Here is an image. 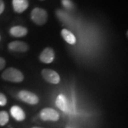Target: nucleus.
<instances>
[{"mask_svg": "<svg viewBox=\"0 0 128 128\" xmlns=\"http://www.w3.org/2000/svg\"><path fill=\"white\" fill-rule=\"evenodd\" d=\"M2 78L6 81L13 82H22L24 76L21 71L14 68H8L2 74Z\"/></svg>", "mask_w": 128, "mask_h": 128, "instance_id": "f257e3e1", "label": "nucleus"}, {"mask_svg": "<svg viewBox=\"0 0 128 128\" xmlns=\"http://www.w3.org/2000/svg\"><path fill=\"white\" fill-rule=\"evenodd\" d=\"M31 18L38 25L44 24L48 19L47 12L40 8H35L32 12Z\"/></svg>", "mask_w": 128, "mask_h": 128, "instance_id": "f03ea898", "label": "nucleus"}, {"mask_svg": "<svg viewBox=\"0 0 128 128\" xmlns=\"http://www.w3.org/2000/svg\"><path fill=\"white\" fill-rule=\"evenodd\" d=\"M19 98L29 104H36L39 103V97L33 92L27 90H22L18 92Z\"/></svg>", "mask_w": 128, "mask_h": 128, "instance_id": "7ed1b4c3", "label": "nucleus"}, {"mask_svg": "<svg viewBox=\"0 0 128 128\" xmlns=\"http://www.w3.org/2000/svg\"><path fill=\"white\" fill-rule=\"evenodd\" d=\"M40 116L44 121H57L60 119V114L56 110L52 108H44L42 110Z\"/></svg>", "mask_w": 128, "mask_h": 128, "instance_id": "20e7f679", "label": "nucleus"}, {"mask_svg": "<svg viewBox=\"0 0 128 128\" xmlns=\"http://www.w3.org/2000/svg\"><path fill=\"white\" fill-rule=\"evenodd\" d=\"M43 77L51 84H57L60 82V76L56 72L50 69H44L42 71Z\"/></svg>", "mask_w": 128, "mask_h": 128, "instance_id": "39448f33", "label": "nucleus"}, {"mask_svg": "<svg viewBox=\"0 0 128 128\" xmlns=\"http://www.w3.org/2000/svg\"><path fill=\"white\" fill-rule=\"evenodd\" d=\"M10 50L17 52H25L28 50V46L24 42L16 40L8 44Z\"/></svg>", "mask_w": 128, "mask_h": 128, "instance_id": "423d86ee", "label": "nucleus"}, {"mask_svg": "<svg viewBox=\"0 0 128 128\" xmlns=\"http://www.w3.org/2000/svg\"><path fill=\"white\" fill-rule=\"evenodd\" d=\"M40 60L45 64H50L55 59V52L52 48H47L44 49L40 55Z\"/></svg>", "mask_w": 128, "mask_h": 128, "instance_id": "0eeeda50", "label": "nucleus"}, {"mask_svg": "<svg viewBox=\"0 0 128 128\" xmlns=\"http://www.w3.org/2000/svg\"><path fill=\"white\" fill-rule=\"evenodd\" d=\"M14 10L17 13H22L28 7V0H12Z\"/></svg>", "mask_w": 128, "mask_h": 128, "instance_id": "6e6552de", "label": "nucleus"}, {"mask_svg": "<svg viewBox=\"0 0 128 128\" xmlns=\"http://www.w3.org/2000/svg\"><path fill=\"white\" fill-rule=\"evenodd\" d=\"M12 116L17 121H23L25 119L26 114L23 110L18 106H13L10 109Z\"/></svg>", "mask_w": 128, "mask_h": 128, "instance_id": "1a4fd4ad", "label": "nucleus"}, {"mask_svg": "<svg viewBox=\"0 0 128 128\" xmlns=\"http://www.w3.org/2000/svg\"><path fill=\"white\" fill-rule=\"evenodd\" d=\"M28 29L26 28L21 26H14L10 30V33L11 35L16 38H22L28 34Z\"/></svg>", "mask_w": 128, "mask_h": 128, "instance_id": "9d476101", "label": "nucleus"}, {"mask_svg": "<svg viewBox=\"0 0 128 128\" xmlns=\"http://www.w3.org/2000/svg\"><path fill=\"white\" fill-rule=\"evenodd\" d=\"M56 105L63 112H66L68 109V104L66 97L63 94H60L56 99Z\"/></svg>", "mask_w": 128, "mask_h": 128, "instance_id": "9b49d317", "label": "nucleus"}, {"mask_svg": "<svg viewBox=\"0 0 128 128\" xmlns=\"http://www.w3.org/2000/svg\"><path fill=\"white\" fill-rule=\"evenodd\" d=\"M61 35L63 39L70 44H74L76 43V38L70 30L65 29L62 30Z\"/></svg>", "mask_w": 128, "mask_h": 128, "instance_id": "f8f14e48", "label": "nucleus"}, {"mask_svg": "<svg viewBox=\"0 0 128 128\" xmlns=\"http://www.w3.org/2000/svg\"><path fill=\"white\" fill-rule=\"evenodd\" d=\"M9 120V115L6 111L0 112V126H4Z\"/></svg>", "mask_w": 128, "mask_h": 128, "instance_id": "ddd939ff", "label": "nucleus"}, {"mask_svg": "<svg viewBox=\"0 0 128 128\" xmlns=\"http://www.w3.org/2000/svg\"><path fill=\"white\" fill-rule=\"evenodd\" d=\"M62 4L65 8L72 10L74 7V4L71 0H62Z\"/></svg>", "mask_w": 128, "mask_h": 128, "instance_id": "4468645a", "label": "nucleus"}, {"mask_svg": "<svg viewBox=\"0 0 128 128\" xmlns=\"http://www.w3.org/2000/svg\"><path fill=\"white\" fill-rule=\"evenodd\" d=\"M7 102V98L4 94L0 92V106H4Z\"/></svg>", "mask_w": 128, "mask_h": 128, "instance_id": "2eb2a0df", "label": "nucleus"}, {"mask_svg": "<svg viewBox=\"0 0 128 128\" xmlns=\"http://www.w3.org/2000/svg\"><path fill=\"white\" fill-rule=\"evenodd\" d=\"M6 66V60L4 58L0 57V70H2Z\"/></svg>", "mask_w": 128, "mask_h": 128, "instance_id": "dca6fc26", "label": "nucleus"}, {"mask_svg": "<svg viewBox=\"0 0 128 128\" xmlns=\"http://www.w3.org/2000/svg\"><path fill=\"white\" fill-rule=\"evenodd\" d=\"M5 9L4 2L2 0H0V14H1L4 12Z\"/></svg>", "mask_w": 128, "mask_h": 128, "instance_id": "f3484780", "label": "nucleus"}, {"mask_svg": "<svg viewBox=\"0 0 128 128\" xmlns=\"http://www.w3.org/2000/svg\"><path fill=\"white\" fill-rule=\"evenodd\" d=\"M32 128H40V127H33Z\"/></svg>", "mask_w": 128, "mask_h": 128, "instance_id": "a211bd4d", "label": "nucleus"}, {"mask_svg": "<svg viewBox=\"0 0 128 128\" xmlns=\"http://www.w3.org/2000/svg\"><path fill=\"white\" fill-rule=\"evenodd\" d=\"M0 40H1V36H0Z\"/></svg>", "mask_w": 128, "mask_h": 128, "instance_id": "6ab92c4d", "label": "nucleus"}]
</instances>
